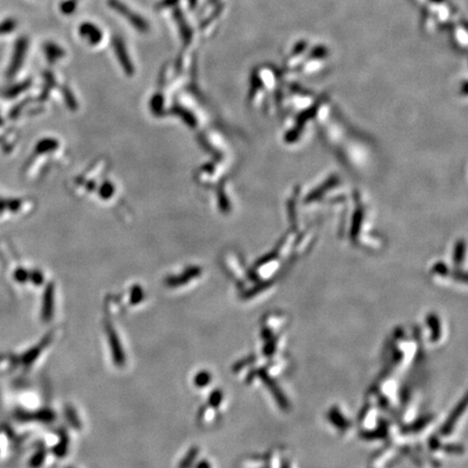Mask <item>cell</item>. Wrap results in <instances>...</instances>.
<instances>
[{"instance_id":"cell-3","label":"cell","mask_w":468,"mask_h":468,"mask_svg":"<svg viewBox=\"0 0 468 468\" xmlns=\"http://www.w3.org/2000/svg\"><path fill=\"white\" fill-rule=\"evenodd\" d=\"M451 26V38L453 44H455L460 49H466L468 44V32L466 24L459 21H454L450 24Z\"/></svg>"},{"instance_id":"cell-4","label":"cell","mask_w":468,"mask_h":468,"mask_svg":"<svg viewBox=\"0 0 468 468\" xmlns=\"http://www.w3.org/2000/svg\"><path fill=\"white\" fill-rule=\"evenodd\" d=\"M79 33L84 39L89 41L92 45H97L102 39V34H101L99 28L91 23L82 24L81 28H79Z\"/></svg>"},{"instance_id":"cell-1","label":"cell","mask_w":468,"mask_h":468,"mask_svg":"<svg viewBox=\"0 0 468 468\" xmlns=\"http://www.w3.org/2000/svg\"><path fill=\"white\" fill-rule=\"evenodd\" d=\"M110 5L113 7V8L116 10L118 13L120 14H123V16L127 17L126 19L129 21V22H130L137 30H139V31H147V22L143 19H141V17L139 16H137V14L132 11H129V9L127 8V7L123 4H120L119 2H117V0H110Z\"/></svg>"},{"instance_id":"cell-2","label":"cell","mask_w":468,"mask_h":468,"mask_svg":"<svg viewBox=\"0 0 468 468\" xmlns=\"http://www.w3.org/2000/svg\"><path fill=\"white\" fill-rule=\"evenodd\" d=\"M311 45L307 39H301L297 41L295 46L293 47L292 51L287 57V65L289 66H295L297 65L299 63H302V61L305 60V57L307 56L309 50H310Z\"/></svg>"}]
</instances>
